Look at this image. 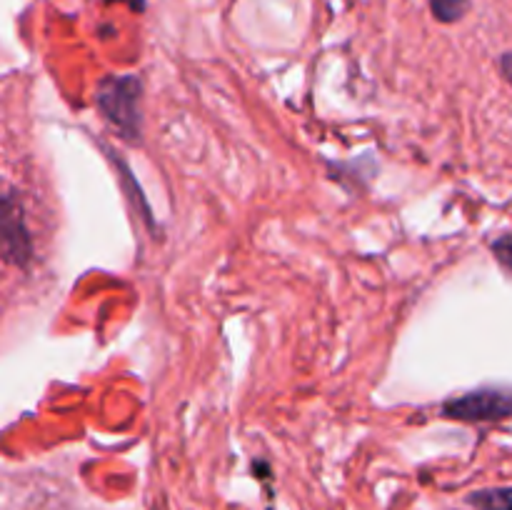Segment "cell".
<instances>
[{"instance_id": "obj_3", "label": "cell", "mask_w": 512, "mask_h": 510, "mask_svg": "<svg viewBox=\"0 0 512 510\" xmlns=\"http://www.w3.org/2000/svg\"><path fill=\"white\" fill-rule=\"evenodd\" d=\"M3 253L5 260L18 265L28 263L30 253H33L28 228H25L23 220V210L15 205L13 195H5L3 203Z\"/></svg>"}, {"instance_id": "obj_1", "label": "cell", "mask_w": 512, "mask_h": 510, "mask_svg": "<svg viewBox=\"0 0 512 510\" xmlns=\"http://www.w3.org/2000/svg\"><path fill=\"white\" fill-rule=\"evenodd\" d=\"M143 83L135 75H110L98 85V108L128 140H135L143 128L140 118Z\"/></svg>"}, {"instance_id": "obj_2", "label": "cell", "mask_w": 512, "mask_h": 510, "mask_svg": "<svg viewBox=\"0 0 512 510\" xmlns=\"http://www.w3.org/2000/svg\"><path fill=\"white\" fill-rule=\"evenodd\" d=\"M445 418L468 420V423H480V420H500L512 415V390L505 388H480L470 393L450 398L443 405Z\"/></svg>"}, {"instance_id": "obj_7", "label": "cell", "mask_w": 512, "mask_h": 510, "mask_svg": "<svg viewBox=\"0 0 512 510\" xmlns=\"http://www.w3.org/2000/svg\"><path fill=\"white\" fill-rule=\"evenodd\" d=\"M500 70H503V75L508 78V83L512 85V53H505L503 58H500Z\"/></svg>"}, {"instance_id": "obj_8", "label": "cell", "mask_w": 512, "mask_h": 510, "mask_svg": "<svg viewBox=\"0 0 512 510\" xmlns=\"http://www.w3.org/2000/svg\"><path fill=\"white\" fill-rule=\"evenodd\" d=\"M133 8L135 10H143V0H133Z\"/></svg>"}, {"instance_id": "obj_5", "label": "cell", "mask_w": 512, "mask_h": 510, "mask_svg": "<svg viewBox=\"0 0 512 510\" xmlns=\"http://www.w3.org/2000/svg\"><path fill=\"white\" fill-rule=\"evenodd\" d=\"M430 10L440 23H458L470 10V0H430Z\"/></svg>"}, {"instance_id": "obj_4", "label": "cell", "mask_w": 512, "mask_h": 510, "mask_svg": "<svg viewBox=\"0 0 512 510\" xmlns=\"http://www.w3.org/2000/svg\"><path fill=\"white\" fill-rule=\"evenodd\" d=\"M468 503L480 510H512V485L510 488H485L468 495Z\"/></svg>"}, {"instance_id": "obj_6", "label": "cell", "mask_w": 512, "mask_h": 510, "mask_svg": "<svg viewBox=\"0 0 512 510\" xmlns=\"http://www.w3.org/2000/svg\"><path fill=\"white\" fill-rule=\"evenodd\" d=\"M495 258L505 265V268L512 270V238H500L493 243Z\"/></svg>"}]
</instances>
